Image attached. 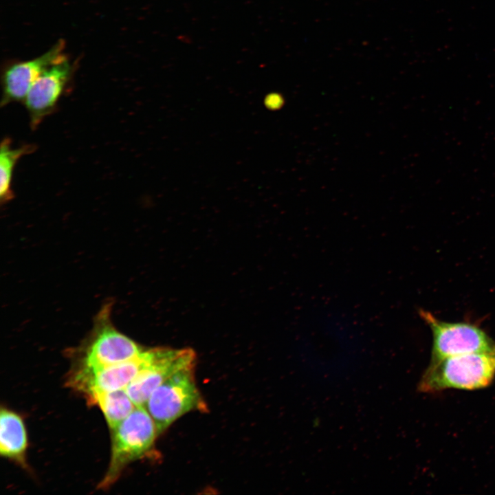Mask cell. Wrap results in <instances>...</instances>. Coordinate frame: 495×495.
<instances>
[{"instance_id":"6da1fadb","label":"cell","mask_w":495,"mask_h":495,"mask_svg":"<svg viewBox=\"0 0 495 495\" xmlns=\"http://www.w3.org/2000/svg\"><path fill=\"white\" fill-rule=\"evenodd\" d=\"M495 377V349L454 355L430 362L418 390L434 393L452 388L474 390L489 386Z\"/></svg>"},{"instance_id":"7a4b0ae2","label":"cell","mask_w":495,"mask_h":495,"mask_svg":"<svg viewBox=\"0 0 495 495\" xmlns=\"http://www.w3.org/2000/svg\"><path fill=\"white\" fill-rule=\"evenodd\" d=\"M112 431L109 465L99 489L114 484L125 468L150 450L157 434L153 418L144 406L133 412Z\"/></svg>"},{"instance_id":"3957f363","label":"cell","mask_w":495,"mask_h":495,"mask_svg":"<svg viewBox=\"0 0 495 495\" xmlns=\"http://www.w3.org/2000/svg\"><path fill=\"white\" fill-rule=\"evenodd\" d=\"M112 305L105 303L96 316L89 336L76 350V366L104 367L131 360L144 349L113 325Z\"/></svg>"},{"instance_id":"277c9868","label":"cell","mask_w":495,"mask_h":495,"mask_svg":"<svg viewBox=\"0 0 495 495\" xmlns=\"http://www.w3.org/2000/svg\"><path fill=\"white\" fill-rule=\"evenodd\" d=\"M194 368L188 366L173 374L147 400L144 407L155 421L157 434L185 413L203 407L195 384Z\"/></svg>"},{"instance_id":"5b68a950","label":"cell","mask_w":495,"mask_h":495,"mask_svg":"<svg viewBox=\"0 0 495 495\" xmlns=\"http://www.w3.org/2000/svg\"><path fill=\"white\" fill-rule=\"evenodd\" d=\"M419 314L432 333L430 362H438L451 356L489 351L495 349V342L476 324L444 322L424 310H421Z\"/></svg>"},{"instance_id":"8992f818","label":"cell","mask_w":495,"mask_h":495,"mask_svg":"<svg viewBox=\"0 0 495 495\" xmlns=\"http://www.w3.org/2000/svg\"><path fill=\"white\" fill-rule=\"evenodd\" d=\"M195 358L191 349H149L145 365L125 390L136 406H144L159 386L177 371L195 366Z\"/></svg>"},{"instance_id":"52a82bcc","label":"cell","mask_w":495,"mask_h":495,"mask_svg":"<svg viewBox=\"0 0 495 495\" xmlns=\"http://www.w3.org/2000/svg\"><path fill=\"white\" fill-rule=\"evenodd\" d=\"M148 349H144L131 360L104 367L76 366L68 380V385L84 393L89 402L97 394L125 389L145 365Z\"/></svg>"},{"instance_id":"ba28073f","label":"cell","mask_w":495,"mask_h":495,"mask_svg":"<svg viewBox=\"0 0 495 495\" xmlns=\"http://www.w3.org/2000/svg\"><path fill=\"white\" fill-rule=\"evenodd\" d=\"M72 74V65L64 55L47 67L31 86L24 103L32 129L54 110Z\"/></svg>"},{"instance_id":"9c48e42d","label":"cell","mask_w":495,"mask_h":495,"mask_svg":"<svg viewBox=\"0 0 495 495\" xmlns=\"http://www.w3.org/2000/svg\"><path fill=\"white\" fill-rule=\"evenodd\" d=\"M64 47L65 43L60 40L43 54L8 67L2 77L3 95L1 104L24 101L31 86L38 76L65 55Z\"/></svg>"},{"instance_id":"30bf717a","label":"cell","mask_w":495,"mask_h":495,"mask_svg":"<svg viewBox=\"0 0 495 495\" xmlns=\"http://www.w3.org/2000/svg\"><path fill=\"white\" fill-rule=\"evenodd\" d=\"M0 412V454L26 468L28 437L23 419L3 406Z\"/></svg>"},{"instance_id":"8fae6325","label":"cell","mask_w":495,"mask_h":495,"mask_svg":"<svg viewBox=\"0 0 495 495\" xmlns=\"http://www.w3.org/2000/svg\"><path fill=\"white\" fill-rule=\"evenodd\" d=\"M90 402L98 404L111 430L126 419L136 407L125 389L97 394Z\"/></svg>"},{"instance_id":"7c38bea8","label":"cell","mask_w":495,"mask_h":495,"mask_svg":"<svg viewBox=\"0 0 495 495\" xmlns=\"http://www.w3.org/2000/svg\"><path fill=\"white\" fill-rule=\"evenodd\" d=\"M35 149L33 145L12 147L10 139L5 138L0 148V199L1 204L10 201L14 195L11 190L12 173L17 161Z\"/></svg>"}]
</instances>
